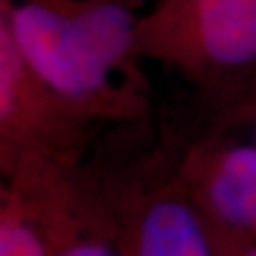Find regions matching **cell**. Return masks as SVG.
I'll return each mask as SVG.
<instances>
[{"label":"cell","mask_w":256,"mask_h":256,"mask_svg":"<svg viewBox=\"0 0 256 256\" xmlns=\"http://www.w3.org/2000/svg\"><path fill=\"white\" fill-rule=\"evenodd\" d=\"M4 19L34 74L95 126L133 122L146 114V82L112 66L72 14L30 2Z\"/></svg>","instance_id":"cell-1"},{"label":"cell","mask_w":256,"mask_h":256,"mask_svg":"<svg viewBox=\"0 0 256 256\" xmlns=\"http://www.w3.org/2000/svg\"><path fill=\"white\" fill-rule=\"evenodd\" d=\"M95 128L27 64L8 21L0 25V158L6 169L21 158L78 165Z\"/></svg>","instance_id":"cell-2"},{"label":"cell","mask_w":256,"mask_h":256,"mask_svg":"<svg viewBox=\"0 0 256 256\" xmlns=\"http://www.w3.org/2000/svg\"><path fill=\"white\" fill-rule=\"evenodd\" d=\"M108 198L122 256H220L214 232L178 182L174 167Z\"/></svg>","instance_id":"cell-3"},{"label":"cell","mask_w":256,"mask_h":256,"mask_svg":"<svg viewBox=\"0 0 256 256\" xmlns=\"http://www.w3.org/2000/svg\"><path fill=\"white\" fill-rule=\"evenodd\" d=\"M25 174L46 222L52 256H122L118 226L99 180L80 165L21 158L6 171Z\"/></svg>","instance_id":"cell-4"},{"label":"cell","mask_w":256,"mask_h":256,"mask_svg":"<svg viewBox=\"0 0 256 256\" xmlns=\"http://www.w3.org/2000/svg\"><path fill=\"white\" fill-rule=\"evenodd\" d=\"M212 232L256 243V144L212 129L173 165Z\"/></svg>","instance_id":"cell-5"},{"label":"cell","mask_w":256,"mask_h":256,"mask_svg":"<svg viewBox=\"0 0 256 256\" xmlns=\"http://www.w3.org/2000/svg\"><path fill=\"white\" fill-rule=\"evenodd\" d=\"M176 46L160 55L203 88H236L256 66V0H190Z\"/></svg>","instance_id":"cell-6"},{"label":"cell","mask_w":256,"mask_h":256,"mask_svg":"<svg viewBox=\"0 0 256 256\" xmlns=\"http://www.w3.org/2000/svg\"><path fill=\"white\" fill-rule=\"evenodd\" d=\"M0 194V256H52L46 222L25 174L4 173Z\"/></svg>","instance_id":"cell-7"},{"label":"cell","mask_w":256,"mask_h":256,"mask_svg":"<svg viewBox=\"0 0 256 256\" xmlns=\"http://www.w3.org/2000/svg\"><path fill=\"white\" fill-rule=\"evenodd\" d=\"M216 122V131H224L256 144V82H247L236 90Z\"/></svg>","instance_id":"cell-8"},{"label":"cell","mask_w":256,"mask_h":256,"mask_svg":"<svg viewBox=\"0 0 256 256\" xmlns=\"http://www.w3.org/2000/svg\"><path fill=\"white\" fill-rule=\"evenodd\" d=\"M214 238L218 243L220 256H256V243L252 241L220 236L216 232H214Z\"/></svg>","instance_id":"cell-9"}]
</instances>
